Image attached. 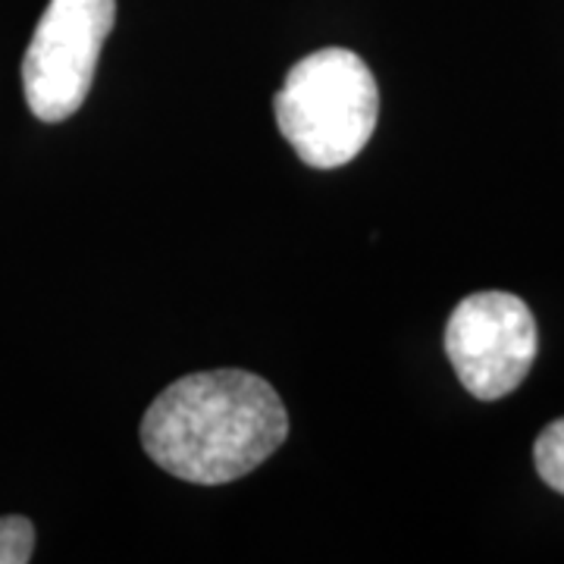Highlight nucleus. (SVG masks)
<instances>
[{"mask_svg":"<svg viewBox=\"0 0 564 564\" xmlns=\"http://www.w3.org/2000/svg\"><path fill=\"white\" fill-rule=\"evenodd\" d=\"M285 436V404L273 386L248 370L188 373L166 386L141 417L148 458L198 486L242 480Z\"/></svg>","mask_w":564,"mask_h":564,"instance_id":"nucleus-1","label":"nucleus"},{"mask_svg":"<svg viewBox=\"0 0 564 564\" xmlns=\"http://www.w3.org/2000/svg\"><path fill=\"white\" fill-rule=\"evenodd\" d=\"M113 22L117 0L47 3L22 57V91L35 120H69L85 104Z\"/></svg>","mask_w":564,"mask_h":564,"instance_id":"nucleus-3","label":"nucleus"},{"mask_svg":"<svg viewBox=\"0 0 564 564\" xmlns=\"http://www.w3.org/2000/svg\"><path fill=\"white\" fill-rule=\"evenodd\" d=\"M273 110L299 161L314 170H339L361 154L377 129L380 88L355 51L323 47L289 69Z\"/></svg>","mask_w":564,"mask_h":564,"instance_id":"nucleus-2","label":"nucleus"},{"mask_svg":"<svg viewBox=\"0 0 564 564\" xmlns=\"http://www.w3.org/2000/svg\"><path fill=\"white\" fill-rule=\"evenodd\" d=\"M540 351L533 311L511 292H477L445 323V355L480 402H499L524 383Z\"/></svg>","mask_w":564,"mask_h":564,"instance_id":"nucleus-4","label":"nucleus"},{"mask_svg":"<svg viewBox=\"0 0 564 564\" xmlns=\"http://www.w3.org/2000/svg\"><path fill=\"white\" fill-rule=\"evenodd\" d=\"M35 552V524L22 514L0 518V564L32 562Z\"/></svg>","mask_w":564,"mask_h":564,"instance_id":"nucleus-6","label":"nucleus"},{"mask_svg":"<svg viewBox=\"0 0 564 564\" xmlns=\"http://www.w3.org/2000/svg\"><path fill=\"white\" fill-rule=\"evenodd\" d=\"M533 464L545 486L564 496V417L552 421L533 445Z\"/></svg>","mask_w":564,"mask_h":564,"instance_id":"nucleus-5","label":"nucleus"}]
</instances>
